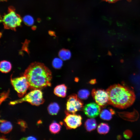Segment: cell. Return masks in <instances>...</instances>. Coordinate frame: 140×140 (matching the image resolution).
<instances>
[{
    "mask_svg": "<svg viewBox=\"0 0 140 140\" xmlns=\"http://www.w3.org/2000/svg\"><path fill=\"white\" fill-rule=\"evenodd\" d=\"M24 75L27 80L30 89H40L51 86V72L42 63H32L25 70Z\"/></svg>",
    "mask_w": 140,
    "mask_h": 140,
    "instance_id": "6da1fadb",
    "label": "cell"
},
{
    "mask_svg": "<svg viewBox=\"0 0 140 140\" xmlns=\"http://www.w3.org/2000/svg\"><path fill=\"white\" fill-rule=\"evenodd\" d=\"M106 91L108 96V104L118 108H127L133 104L135 100L133 90L122 85H113Z\"/></svg>",
    "mask_w": 140,
    "mask_h": 140,
    "instance_id": "7a4b0ae2",
    "label": "cell"
},
{
    "mask_svg": "<svg viewBox=\"0 0 140 140\" xmlns=\"http://www.w3.org/2000/svg\"><path fill=\"white\" fill-rule=\"evenodd\" d=\"M44 101L42 91L40 89H36L31 91L21 99L10 101L9 104L13 105L27 102L32 105L38 106L42 104Z\"/></svg>",
    "mask_w": 140,
    "mask_h": 140,
    "instance_id": "3957f363",
    "label": "cell"
},
{
    "mask_svg": "<svg viewBox=\"0 0 140 140\" xmlns=\"http://www.w3.org/2000/svg\"><path fill=\"white\" fill-rule=\"evenodd\" d=\"M2 21L6 28L14 30L21 25L22 19L15 11L10 10L3 16Z\"/></svg>",
    "mask_w": 140,
    "mask_h": 140,
    "instance_id": "277c9868",
    "label": "cell"
},
{
    "mask_svg": "<svg viewBox=\"0 0 140 140\" xmlns=\"http://www.w3.org/2000/svg\"><path fill=\"white\" fill-rule=\"evenodd\" d=\"M11 81L18 96L20 97H23L29 87L26 78L24 75L20 77L11 78Z\"/></svg>",
    "mask_w": 140,
    "mask_h": 140,
    "instance_id": "5b68a950",
    "label": "cell"
},
{
    "mask_svg": "<svg viewBox=\"0 0 140 140\" xmlns=\"http://www.w3.org/2000/svg\"><path fill=\"white\" fill-rule=\"evenodd\" d=\"M78 97L75 94L71 95L68 97L66 107L68 113L74 114L83 109V103Z\"/></svg>",
    "mask_w": 140,
    "mask_h": 140,
    "instance_id": "8992f818",
    "label": "cell"
},
{
    "mask_svg": "<svg viewBox=\"0 0 140 140\" xmlns=\"http://www.w3.org/2000/svg\"><path fill=\"white\" fill-rule=\"evenodd\" d=\"M66 111V116L64 120L65 125L69 129H74L80 126L82 124V117L79 115L69 114Z\"/></svg>",
    "mask_w": 140,
    "mask_h": 140,
    "instance_id": "52a82bcc",
    "label": "cell"
},
{
    "mask_svg": "<svg viewBox=\"0 0 140 140\" xmlns=\"http://www.w3.org/2000/svg\"><path fill=\"white\" fill-rule=\"evenodd\" d=\"M92 94L96 103L100 106L103 107L108 104V96L106 90L93 89Z\"/></svg>",
    "mask_w": 140,
    "mask_h": 140,
    "instance_id": "ba28073f",
    "label": "cell"
},
{
    "mask_svg": "<svg viewBox=\"0 0 140 140\" xmlns=\"http://www.w3.org/2000/svg\"><path fill=\"white\" fill-rule=\"evenodd\" d=\"M83 111L87 116L90 118H94L97 116L101 112L100 106L97 103H90L84 106Z\"/></svg>",
    "mask_w": 140,
    "mask_h": 140,
    "instance_id": "9c48e42d",
    "label": "cell"
},
{
    "mask_svg": "<svg viewBox=\"0 0 140 140\" xmlns=\"http://www.w3.org/2000/svg\"><path fill=\"white\" fill-rule=\"evenodd\" d=\"M0 123V129L1 133L7 134L11 131L12 126L10 122L1 119Z\"/></svg>",
    "mask_w": 140,
    "mask_h": 140,
    "instance_id": "30bf717a",
    "label": "cell"
},
{
    "mask_svg": "<svg viewBox=\"0 0 140 140\" xmlns=\"http://www.w3.org/2000/svg\"><path fill=\"white\" fill-rule=\"evenodd\" d=\"M67 89V87L65 84L60 85L55 88L54 93L57 96L64 97L66 95Z\"/></svg>",
    "mask_w": 140,
    "mask_h": 140,
    "instance_id": "8fae6325",
    "label": "cell"
},
{
    "mask_svg": "<svg viewBox=\"0 0 140 140\" xmlns=\"http://www.w3.org/2000/svg\"><path fill=\"white\" fill-rule=\"evenodd\" d=\"M115 113L114 111L111 108L104 109L101 111L100 116L103 120H109L112 118L113 115Z\"/></svg>",
    "mask_w": 140,
    "mask_h": 140,
    "instance_id": "7c38bea8",
    "label": "cell"
},
{
    "mask_svg": "<svg viewBox=\"0 0 140 140\" xmlns=\"http://www.w3.org/2000/svg\"><path fill=\"white\" fill-rule=\"evenodd\" d=\"M85 126L86 130L90 132L96 128L97 126L96 121L94 118L88 119L85 122Z\"/></svg>",
    "mask_w": 140,
    "mask_h": 140,
    "instance_id": "4fadbf2b",
    "label": "cell"
},
{
    "mask_svg": "<svg viewBox=\"0 0 140 140\" xmlns=\"http://www.w3.org/2000/svg\"><path fill=\"white\" fill-rule=\"evenodd\" d=\"M59 109L60 107L59 105L55 102L50 103L47 108V110L49 113L51 115H57Z\"/></svg>",
    "mask_w": 140,
    "mask_h": 140,
    "instance_id": "5bb4252c",
    "label": "cell"
},
{
    "mask_svg": "<svg viewBox=\"0 0 140 140\" xmlns=\"http://www.w3.org/2000/svg\"><path fill=\"white\" fill-rule=\"evenodd\" d=\"M11 65L9 61L3 60L0 62V69L1 71L3 73L9 72L11 68Z\"/></svg>",
    "mask_w": 140,
    "mask_h": 140,
    "instance_id": "9a60e30c",
    "label": "cell"
},
{
    "mask_svg": "<svg viewBox=\"0 0 140 140\" xmlns=\"http://www.w3.org/2000/svg\"><path fill=\"white\" fill-rule=\"evenodd\" d=\"M109 129V127L107 123H102L98 126L97 131L100 134H104L107 133Z\"/></svg>",
    "mask_w": 140,
    "mask_h": 140,
    "instance_id": "2e32d148",
    "label": "cell"
},
{
    "mask_svg": "<svg viewBox=\"0 0 140 140\" xmlns=\"http://www.w3.org/2000/svg\"><path fill=\"white\" fill-rule=\"evenodd\" d=\"M58 55L60 58L64 60L69 59L71 57L70 51L68 50L64 49H62L59 51Z\"/></svg>",
    "mask_w": 140,
    "mask_h": 140,
    "instance_id": "e0dca14e",
    "label": "cell"
},
{
    "mask_svg": "<svg viewBox=\"0 0 140 140\" xmlns=\"http://www.w3.org/2000/svg\"><path fill=\"white\" fill-rule=\"evenodd\" d=\"M61 126L59 123L54 122L51 123L49 126V129L50 132L53 134L58 133L61 129Z\"/></svg>",
    "mask_w": 140,
    "mask_h": 140,
    "instance_id": "ac0fdd59",
    "label": "cell"
},
{
    "mask_svg": "<svg viewBox=\"0 0 140 140\" xmlns=\"http://www.w3.org/2000/svg\"><path fill=\"white\" fill-rule=\"evenodd\" d=\"M22 20L25 24L29 26L33 25L34 22L33 18L29 15L24 16L22 19Z\"/></svg>",
    "mask_w": 140,
    "mask_h": 140,
    "instance_id": "d6986e66",
    "label": "cell"
},
{
    "mask_svg": "<svg viewBox=\"0 0 140 140\" xmlns=\"http://www.w3.org/2000/svg\"><path fill=\"white\" fill-rule=\"evenodd\" d=\"M90 95V92L86 89H81L78 92V97L82 99H87Z\"/></svg>",
    "mask_w": 140,
    "mask_h": 140,
    "instance_id": "ffe728a7",
    "label": "cell"
},
{
    "mask_svg": "<svg viewBox=\"0 0 140 140\" xmlns=\"http://www.w3.org/2000/svg\"><path fill=\"white\" fill-rule=\"evenodd\" d=\"M60 58H56L53 60L52 64L53 67L56 69L60 68L62 66L63 61Z\"/></svg>",
    "mask_w": 140,
    "mask_h": 140,
    "instance_id": "44dd1931",
    "label": "cell"
},
{
    "mask_svg": "<svg viewBox=\"0 0 140 140\" xmlns=\"http://www.w3.org/2000/svg\"><path fill=\"white\" fill-rule=\"evenodd\" d=\"M9 91L8 90L6 92L2 93L1 94L0 103L4 101L8 97Z\"/></svg>",
    "mask_w": 140,
    "mask_h": 140,
    "instance_id": "7402d4cb",
    "label": "cell"
},
{
    "mask_svg": "<svg viewBox=\"0 0 140 140\" xmlns=\"http://www.w3.org/2000/svg\"><path fill=\"white\" fill-rule=\"evenodd\" d=\"M18 123L22 129L25 130L27 127V125L25 121L20 120L18 121Z\"/></svg>",
    "mask_w": 140,
    "mask_h": 140,
    "instance_id": "603a6c76",
    "label": "cell"
},
{
    "mask_svg": "<svg viewBox=\"0 0 140 140\" xmlns=\"http://www.w3.org/2000/svg\"><path fill=\"white\" fill-rule=\"evenodd\" d=\"M123 135L125 138L128 139L132 136V133L130 130H126L124 132Z\"/></svg>",
    "mask_w": 140,
    "mask_h": 140,
    "instance_id": "cb8c5ba5",
    "label": "cell"
},
{
    "mask_svg": "<svg viewBox=\"0 0 140 140\" xmlns=\"http://www.w3.org/2000/svg\"><path fill=\"white\" fill-rule=\"evenodd\" d=\"M21 140H37V139L34 137L29 136L26 137H23L20 139Z\"/></svg>",
    "mask_w": 140,
    "mask_h": 140,
    "instance_id": "d4e9b609",
    "label": "cell"
},
{
    "mask_svg": "<svg viewBox=\"0 0 140 140\" xmlns=\"http://www.w3.org/2000/svg\"><path fill=\"white\" fill-rule=\"evenodd\" d=\"M110 3H114L120 0H104Z\"/></svg>",
    "mask_w": 140,
    "mask_h": 140,
    "instance_id": "484cf974",
    "label": "cell"
},
{
    "mask_svg": "<svg viewBox=\"0 0 140 140\" xmlns=\"http://www.w3.org/2000/svg\"><path fill=\"white\" fill-rule=\"evenodd\" d=\"M96 82V80L95 79H93L90 81L89 83L91 84H93L95 83Z\"/></svg>",
    "mask_w": 140,
    "mask_h": 140,
    "instance_id": "4316f807",
    "label": "cell"
},
{
    "mask_svg": "<svg viewBox=\"0 0 140 140\" xmlns=\"http://www.w3.org/2000/svg\"><path fill=\"white\" fill-rule=\"evenodd\" d=\"M7 139L4 136H2L0 138V140H7Z\"/></svg>",
    "mask_w": 140,
    "mask_h": 140,
    "instance_id": "83f0119b",
    "label": "cell"
},
{
    "mask_svg": "<svg viewBox=\"0 0 140 140\" xmlns=\"http://www.w3.org/2000/svg\"><path fill=\"white\" fill-rule=\"evenodd\" d=\"M1 1H5L6 0H1Z\"/></svg>",
    "mask_w": 140,
    "mask_h": 140,
    "instance_id": "f1b7e54d",
    "label": "cell"
}]
</instances>
